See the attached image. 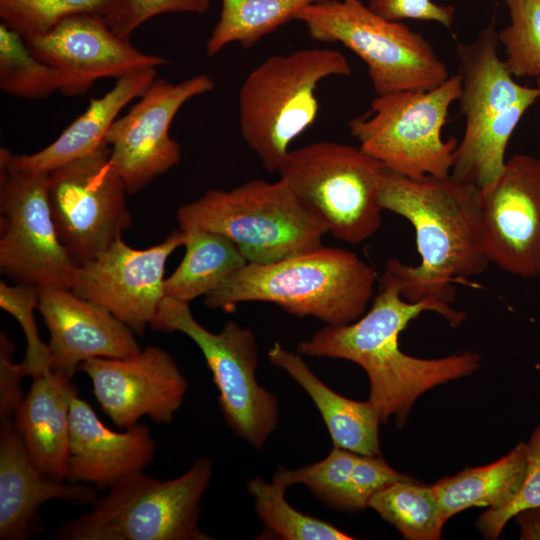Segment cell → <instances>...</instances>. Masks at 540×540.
Listing matches in <instances>:
<instances>
[{
  "mask_svg": "<svg viewBox=\"0 0 540 540\" xmlns=\"http://www.w3.org/2000/svg\"><path fill=\"white\" fill-rule=\"evenodd\" d=\"M214 86L207 74L179 83L155 78L130 111L114 121L105 143L128 193L142 190L181 160V145L170 137V125L187 101Z\"/></svg>",
  "mask_w": 540,
  "mask_h": 540,
  "instance_id": "5bb4252c",
  "label": "cell"
},
{
  "mask_svg": "<svg viewBox=\"0 0 540 540\" xmlns=\"http://www.w3.org/2000/svg\"><path fill=\"white\" fill-rule=\"evenodd\" d=\"M79 370L88 376L98 404L119 428L127 429L144 416L171 423L188 389L172 356L156 346L127 358H91Z\"/></svg>",
  "mask_w": 540,
  "mask_h": 540,
  "instance_id": "e0dca14e",
  "label": "cell"
},
{
  "mask_svg": "<svg viewBox=\"0 0 540 540\" xmlns=\"http://www.w3.org/2000/svg\"><path fill=\"white\" fill-rule=\"evenodd\" d=\"M425 311L443 316L451 327L459 326L465 313L435 297L411 302L403 298L392 258L386 263L379 291L371 308L345 325H325L297 346L300 354L345 359L359 365L370 382L369 401L381 422L395 417L401 427L416 399L427 390L465 377L480 366L476 352H458L443 358L422 359L404 353L399 335L410 321Z\"/></svg>",
  "mask_w": 540,
  "mask_h": 540,
  "instance_id": "6da1fadb",
  "label": "cell"
},
{
  "mask_svg": "<svg viewBox=\"0 0 540 540\" xmlns=\"http://www.w3.org/2000/svg\"><path fill=\"white\" fill-rule=\"evenodd\" d=\"M369 8L382 17L402 21L405 19L432 21L451 28L455 10L433 0H369Z\"/></svg>",
  "mask_w": 540,
  "mask_h": 540,
  "instance_id": "74e56055",
  "label": "cell"
},
{
  "mask_svg": "<svg viewBox=\"0 0 540 540\" xmlns=\"http://www.w3.org/2000/svg\"><path fill=\"white\" fill-rule=\"evenodd\" d=\"M313 40L340 43L367 67L376 96L429 90L451 75L432 45L401 21L377 14L362 0H323L299 11Z\"/></svg>",
  "mask_w": 540,
  "mask_h": 540,
  "instance_id": "ba28073f",
  "label": "cell"
},
{
  "mask_svg": "<svg viewBox=\"0 0 540 540\" xmlns=\"http://www.w3.org/2000/svg\"><path fill=\"white\" fill-rule=\"evenodd\" d=\"M0 269L16 283L70 289L77 263L62 244L48 173L0 168Z\"/></svg>",
  "mask_w": 540,
  "mask_h": 540,
  "instance_id": "4fadbf2b",
  "label": "cell"
},
{
  "mask_svg": "<svg viewBox=\"0 0 540 540\" xmlns=\"http://www.w3.org/2000/svg\"><path fill=\"white\" fill-rule=\"evenodd\" d=\"M536 79H537V87L536 88L538 89V91L540 93V76L537 77Z\"/></svg>",
  "mask_w": 540,
  "mask_h": 540,
  "instance_id": "60d3db41",
  "label": "cell"
},
{
  "mask_svg": "<svg viewBox=\"0 0 540 540\" xmlns=\"http://www.w3.org/2000/svg\"><path fill=\"white\" fill-rule=\"evenodd\" d=\"M510 23L498 32L513 77L540 76V0H505Z\"/></svg>",
  "mask_w": 540,
  "mask_h": 540,
  "instance_id": "1f68e13d",
  "label": "cell"
},
{
  "mask_svg": "<svg viewBox=\"0 0 540 540\" xmlns=\"http://www.w3.org/2000/svg\"><path fill=\"white\" fill-rule=\"evenodd\" d=\"M156 78V68H145L117 79L102 97L89 106L51 144L30 155L12 154L0 149V168L49 173L84 157L104 142L120 111L134 98L141 97Z\"/></svg>",
  "mask_w": 540,
  "mask_h": 540,
  "instance_id": "7402d4cb",
  "label": "cell"
},
{
  "mask_svg": "<svg viewBox=\"0 0 540 540\" xmlns=\"http://www.w3.org/2000/svg\"><path fill=\"white\" fill-rule=\"evenodd\" d=\"M357 455L333 446L319 462L295 470L280 467L272 480L286 489L293 484H304L318 499L341 510Z\"/></svg>",
  "mask_w": 540,
  "mask_h": 540,
  "instance_id": "d6a6232c",
  "label": "cell"
},
{
  "mask_svg": "<svg viewBox=\"0 0 540 540\" xmlns=\"http://www.w3.org/2000/svg\"><path fill=\"white\" fill-rule=\"evenodd\" d=\"M270 362L283 369L312 399L328 429L333 446L359 455L379 456V413L372 403L346 398L323 383L301 356L275 342Z\"/></svg>",
  "mask_w": 540,
  "mask_h": 540,
  "instance_id": "cb8c5ba5",
  "label": "cell"
},
{
  "mask_svg": "<svg viewBox=\"0 0 540 540\" xmlns=\"http://www.w3.org/2000/svg\"><path fill=\"white\" fill-rule=\"evenodd\" d=\"M492 20L471 43H458V101L465 129L450 175L479 189L503 171L507 144L525 112L540 97L538 89L517 83L498 54Z\"/></svg>",
  "mask_w": 540,
  "mask_h": 540,
  "instance_id": "5b68a950",
  "label": "cell"
},
{
  "mask_svg": "<svg viewBox=\"0 0 540 540\" xmlns=\"http://www.w3.org/2000/svg\"><path fill=\"white\" fill-rule=\"evenodd\" d=\"M179 229L229 238L247 263L270 264L321 247L327 229L279 178L250 180L231 190L211 189L177 211Z\"/></svg>",
  "mask_w": 540,
  "mask_h": 540,
  "instance_id": "277c9868",
  "label": "cell"
},
{
  "mask_svg": "<svg viewBox=\"0 0 540 540\" xmlns=\"http://www.w3.org/2000/svg\"><path fill=\"white\" fill-rule=\"evenodd\" d=\"M255 510L265 530L283 540H350L352 536L321 519L293 508L285 499L286 488L272 480L252 478L247 483Z\"/></svg>",
  "mask_w": 540,
  "mask_h": 540,
  "instance_id": "f1b7e54d",
  "label": "cell"
},
{
  "mask_svg": "<svg viewBox=\"0 0 540 540\" xmlns=\"http://www.w3.org/2000/svg\"><path fill=\"white\" fill-rule=\"evenodd\" d=\"M484 248L490 263L524 279L540 276V159L519 154L479 191Z\"/></svg>",
  "mask_w": 540,
  "mask_h": 540,
  "instance_id": "2e32d148",
  "label": "cell"
},
{
  "mask_svg": "<svg viewBox=\"0 0 540 540\" xmlns=\"http://www.w3.org/2000/svg\"><path fill=\"white\" fill-rule=\"evenodd\" d=\"M185 240V232L178 229L150 248L135 249L120 237L95 258L77 265L70 290L142 335L165 297L167 260Z\"/></svg>",
  "mask_w": 540,
  "mask_h": 540,
  "instance_id": "9a60e30c",
  "label": "cell"
},
{
  "mask_svg": "<svg viewBox=\"0 0 540 540\" xmlns=\"http://www.w3.org/2000/svg\"><path fill=\"white\" fill-rule=\"evenodd\" d=\"M526 442L494 463L441 479L433 486L445 524L452 516L470 507L499 510L518 494L526 474Z\"/></svg>",
  "mask_w": 540,
  "mask_h": 540,
  "instance_id": "d4e9b609",
  "label": "cell"
},
{
  "mask_svg": "<svg viewBox=\"0 0 540 540\" xmlns=\"http://www.w3.org/2000/svg\"><path fill=\"white\" fill-rule=\"evenodd\" d=\"M184 232V231H183ZM185 255L164 281L165 296L189 303L206 296L247 264L226 236L209 231L185 232Z\"/></svg>",
  "mask_w": 540,
  "mask_h": 540,
  "instance_id": "484cf974",
  "label": "cell"
},
{
  "mask_svg": "<svg viewBox=\"0 0 540 540\" xmlns=\"http://www.w3.org/2000/svg\"><path fill=\"white\" fill-rule=\"evenodd\" d=\"M376 280L375 269L355 253L322 245L275 263H247L208 293L204 304L230 312L243 302H268L338 326L365 313Z\"/></svg>",
  "mask_w": 540,
  "mask_h": 540,
  "instance_id": "3957f363",
  "label": "cell"
},
{
  "mask_svg": "<svg viewBox=\"0 0 540 540\" xmlns=\"http://www.w3.org/2000/svg\"><path fill=\"white\" fill-rule=\"evenodd\" d=\"M213 475L208 456L181 476L134 475L97 498L92 509L63 523L56 540H209L198 525L200 501Z\"/></svg>",
  "mask_w": 540,
  "mask_h": 540,
  "instance_id": "52a82bcc",
  "label": "cell"
},
{
  "mask_svg": "<svg viewBox=\"0 0 540 540\" xmlns=\"http://www.w3.org/2000/svg\"><path fill=\"white\" fill-rule=\"evenodd\" d=\"M154 451L155 443L146 425L137 423L125 432L113 431L77 392L73 394L67 481L109 490L143 473Z\"/></svg>",
  "mask_w": 540,
  "mask_h": 540,
  "instance_id": "ffe728a7",
  "label": "cell"
},
{
  "mask_svg": "<svg viewBox=\"0 0 540 540\" xmlns=\"http://www.w3.org/2000/svg\"><path fill=\"white\" fill-rule=\"evenodd\" d=\"M479 191L451 175L412 179L386 170L381 208L411 223L420 255L415 266L392 258L404 299L435 297L452 305L454 284L487 269Z\"/></svg>",
  "mask_w": 540,
  "mask_h": 540,
  "instance_id": "7a4b0ae2",
  "label": "cell"
},
{
  "mask_svg": "<svg viewBox=\"0 0 540 540\" xmlns=\"http://www.w3.org/2000/svg\"><path fill=\"white\" fill-rule=\"evenodd\" d=\"M150 327L167 333L181 332L199 347L218 389L226 423L236 435L262 449L277 428L279 403L256 380L254 333L234 321H227L218 333L211 332L194 318L189 303L167 296L160 302Z\"/></svg>",
  "mask_w": 540,
  "mask_h": 540,
  "instance_id": "8fae6325",
  "label": "cell"
},
{
  "mask_svg": "<svg viewBox=\"0 0 540 540\" xmlns=\"http://www.w3.org/2000/svg\"><path fill=\"white\" fill-rule=\"evenodd\" d=\"M14 422L27 453L47 477L65 481L68 472L70 443V402L77 392L71 377L50 371L32 379Z\"/></svg>",
  "mask_w": 540,
  "mask_h": 540,
  "instance_id": "603a6c76",
  "label": "cell"
},
{
  "mask_svg": "<svg viewBox=\"0 0 540 540\" xmlns=\"http://www.w3.org/2000/svg\"><path fill=\"white\" fill-rule=\"evenodd\" d=\"M368 507L397 528L408 540H437L444 523L433 486L420 485L412 478L383 487Z\"/></svg>",
  "mask_w": 540,
  "mask_h": 540,
  "instance_id": "83f0119b",
  "label": "cell"
},
{
  "mask_svg": "<svg viewBox=\"0 0 540 540\" xmlns=\"http://www.w3.org/2000/svg\"><path fill=\"white\" fill-rule=\"evenodd\" d=\"M460 93L456 74L429 90L376 96L367 114L348 123L350 133L363 151L395 174L412 179L448 176L458 140H445L442 129Z\"/></svg>",
  "mask_w": 540,
  "mask_h": 540,
  "instance_id": "30bf717a",
  "label": "cell"
},
{
  "mask_svg": "<svg viewBox=\"0 0 540 540\" xmlns=\"http://www.w3.org/2000/svg\"><path fill=\"white\" fill-rule=\"evenodd\" d=\"M38 303L37 286L23 283L11 286L5 281L0 282V306L17 320L23 330L26 352L20 365L25 375L32 379L52 371L49 346L41 341L34 318Z\"/></svg>",
  "mask_w": 540,
  "mask_h": 540,
  "instance_id": "836d02e7",
  "label": "cell"
},
{
  "mask_svg": "<svg viewBox=\"0 0 540 540\" xmlns=\"http://www.w3.org/2000/svg\"><path fill=\"white\" fill-rule=\"evenodd\" d=\"M38 310L50 335L51 370L71 378L88 359L127 358L141 350L131 328L70 289L39 288Z\"/></svg>",
  "mask_w": 540,
  "mask_h": 540,
  "instance_id": "d6986e66",
  "label": "cell"
},
{
  "mask_svg": "<svg viewBox=\"0 0 540 540\" xmlns=\"http://www.w3.org/2000/svg\"><path fill=\"white\" fill-rule=\"evenodd\" d=\"M14 345L8 336L0 334V420L12 419L23 399L21 380L25 373L13 360Z\"/></svg>",
  "mask_w": 540,
  "mask_h": 540,
  "instance_id": "f35d334b",
  "label": "cell"
},
{
  "mask_svg": "<svg viewBox=\"0 0 540 540\" xmlns=\"http://www.w3.org/2000/svg\"><path fill=\"white\" fill-rule=\"evenodd\" d=\"M386 170L360 147L318 141L291 149L277 173L328 233L358 244L380 228Z\"/></svg>",
  "mask_w": 540,
  "mask_h": 540,
  "instance_id": "9c48e42d",
  "label": "cell"
},
{
  "mask_svg": "<svg viewBox=\"0 0 540 540\" xmlns=\"http://www.w3.org/2000/svg\"><path fill=\"white\" fill-rule=\"evenodd\" d=\"M120 0H0L2 23L24 38L45 34L78 15L105 18Z\"/></svg>",
  "mask_w": 540,
  "mask_h": 540,
  "instance_id": "4dcf8cb0",
  "label": "cell"
},
{
  "mask_svg": "<svg viewBox=\"0 0 540 540\" xmlns=\"http://www.w3.org/2000/svg\"><path fill=\"white\" fill-rule=\"evenodd\" d=\"M0 539L22 540L31 534L38 509L61 499L76 505L93 504L96 487L51 479L31 461L12 419L0 425Z\"/></svg>",
  "mask_w": 540,
  "mask_h": 540,
  "instance_id": "44dd1931",
  "label": "cell"
},
{
  "mask_svg": "<svg viewBox=\"0 0 540 540\" xmlns=\"http://www.w3.org/2000/svg\"><path fill=\"white\" fill-rule=\"evenodd\" d=\"M323 0H221L220 17L206 43L209 56L239 43L254 46L278 29L303 8Z\"/></svg>",
  "mask_w": 540,
  "mask_h": 540,
  "instance_id": "4316f807",
  "label": "cell"
},
{
  "mask_svg": "<svg viewBox=\"0 0 540 540\" xmlns=\"http://www.w3.org/2000/svg\"><path fill=\"white\" fill-rule=\"evenodd\" d=\"M62 76L38 59L24 37L0 24V88L9 95L29 100L43 99L59 90Z\"/></svg>",
  "mask_w": 540,
  "mask_h": 540,
  "instance_id": "f546056e",
  "label": "cell"
},
{
  "mask_svg": "<svg viewBox=\"0 0 540 540\" xmlns=\"http://www.w3.org/2000/svg\"><path fill=\"white\" fill-rule=\"evenodd\" d=\"M517 515L522 520V538H540V507L523 510Z\"/></svg>",
  "mask_w": 540,
  "mask_h": 540,
  "instance_id": "ab89813d",
  "label": "cell"
},
{
  "mask_svg": "<svg viewBox=\"0 0 540 540\" xmlns=\"http://www.w3.org/2000/svg\"><path fill=\"white\" fill-rule=\"evenodd\" d=\"M210 0H120L104 19L111 30L128 38L144 22L164 13L204 14Z\"/></svg>",
  "mask_w": 540,
  "mask_h": 540,
  "instance_id": "d590c367",
  "label": "cell"
},
{
  "mask_svg": "<svg viewBox=\"0 0 540 540\" xmlns=\"http://www.w3.org/2000/svg\"><path fill=\"white\" fill-rule=\"evenodd\" d=\"M127 193L105 142L92 153L48 173V198L56 230L77 265L101 254L130 227Z\"/></svg>",
  "mask_w": 540,
  "mask_h": 540,
  "instance_id": "7c38bea8",
  "label": "cell"
},
{
  "mask_svg": "<svg viewBox=\"0 0 540 540\" xmlns=\"http://www.w3.org/2000/svg\"><path fill=\"white\" fill-rule=\"evenodd\" d=\"M24 39L38 59L59 71L60 92L67 96L86 93L101 78L118 79L167 63L161 56L137 50L128 38L116 35L100 16H73L45 34Z\"/></svg>",
  "mask_w": 540,
  "mask_h": 540,
  "instance_id": "ac0fdd59",
  "label": "cell"
},
{
  "mask_svg": "<svg viewBox=\"0 0 540 540\" xmlns=\"http://www.w3.org/2000/svg\"><path fill=\"white\" fill-rule=\"evenodd\" d=\"M527 447V467L516 497L499 510H487L477 527L488 539H497L507 522L523 510L540 507V424L532 432Z\"/></svg>",
  "mask_w": 540,
  "mask_h": 540,
  "instance_id": "e575fe53",
  "label": "cell"
},
{
  "mask_svg": "<svg viewBox=\"0 0 540 540\" xmlns=\"http://www.w3.org/2000/svg\"><path fill=\"white\" fill-rule=\"evenodd\" d=\"M351 72L341 52L307 48L270 56L247 75L238 97L241 134L268 172L278 171L291 143L316 121L319 83Z\"/></svg>",
  "mask_w": 540,
  "mask_h": 540,
  "instance_id": "8992f818",
  "label": "cell"
},
{
  "mask_svg": "<svg viewBox=\"0 0 540 540\" xmlns=\"http://www.w3.org/2000/svg\"><path fill=\"white\" fill-rule=\"evenodd\" d=\"M390 467L382 457L357 455L342 511H360L368 507L372 496L383 487L398 480L409 479Z\"/></svg>",
  "mask_w": 540,
  "mask_h": 540,
  "instance_id": "8d00e7d4",
  "label": "cell"
}]
</instances>
